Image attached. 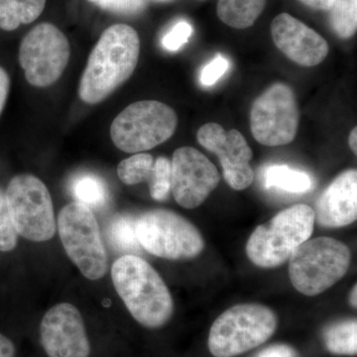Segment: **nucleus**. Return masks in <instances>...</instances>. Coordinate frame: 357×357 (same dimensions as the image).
<instances>
[{
    "label": "nucleus",
    "mask_w": 357,
    "mask_h": 357,
    "mask_svg": "<svg viewBox=\"0 0 357 357\" xmlns=\"http://www.w3.org/2000/svg\"><path fill=\"white\" fill-rule=\"evenodd\" d=\"M139 53V36L131 26L114 24L105 29L89 54L81 77V100L96 105L112 95L132 76Z\"/></svg>",
    "instance_id": "1"
},
{
    "label": "nucleus",
    "mask_w": 357,
    "mask_h": 357,
    "mask_svg": "<svg viewBox=\"0 0 357 357\" xmlns=\"http://www.w3.org/2000/svg\"><path fill=\"white\" fill-rule=\"evenodd\" d=\"M112 279L128 312L141 326L156 330L172 318L170 291L158 272L139 256L119 257L112 265Z\"/></svg>",
    "instance_id": "2"
},
{
    "label": "nucleus",
    "mask_w": 357,
    "mask_h": 357,
    "mask_svg": "<svg viewBox=\"0 0 357 357\" xmlns=\"http://www.w3.org/2000/svg\"><path fill=\"white\" fill-rule=\"evenodd\" d=\"M314 222V211L307 204L286 208L256 227L246 244V255L257 266H280L296 248L311 238Z\"/></svg>",
    "instance_id": "3"
},
{
    "label": "nucleus",
    "mask_w": 357,
    "mask_h": 357,
    "mask_svg": "<svg viewBox=\"0 0 357 357\" xmlns=\"http://www.w3.org/2000/svg\"><path fill=\"white\" fill-rule=\"evenodd\" d=\"M289 276L294 288L314 297L325 292L347 274L349 248L332 237L307 239L289 258Z\"/></svg>",
    "instance_id": "4"
},
{
    "label": "nucleus",
    "mask_w": 357,
    "mask_h": 357,
    "mask_svg": "<svg viewBox=\"0 0 357 357\" xmlns=\"http://www.w3.org/2000/svg\"><path fill=\"white\" fill-rule=\"evenodd\" d=\"M278 319L269 307L241 304L230 307L211 326L208 349L215 357H236L266 342L276 332Z\"/></svg>",
    "instance_id": "5"
},
{
    "label": "nucleus",
    "mask_w": 357,
    "mask_h": 357,
    "mask_svg": "<svg viewBox=\"0 0 357 357\" xmlns=\"http://www.w3.org/2000/svg\"><path fill=\"white\" fill-rule=\"evenodd\" d=\"M178 126L172 107L157 100L131 103L112 121L110 137L126 153H141L170 139Z\"/></svg>",
    "instance_id": "6"
},
{
    "label": "nucleus",
    "mask_w": 357,
    "mask_h": 357,
    "mask_svg": "<svg viewBox=\"0 0 357 357\" xmlns=\"http://www.w3.org/2000/svg\"><path fill=\"white\" fill-rule=\"evenodd\" d=\"M58 231L70 261L89 280H100L109 270L100 225L93 211L73 202L61 210Z\"/></svg>",
    "instance_id": "7"
},
{
    "label": "nucleus",
    "mask_w": 357,
    "mask_h": 357,
    "mask_svg": "<svg viewBox=\"0 0 357 357\" xmlns=\"http://www.w3.org/2000/svg\"><path fill=\"white\" fill-rule=\"evenodd\" d=\"M136 234L142 248L164 259H192L204 248L203 236L192 222L162 208L145 211L136 218Z\"/></svg>",
    "instance_id": "8"
},
{
    "label": "nucleus",
    "mask_w": 357,
    "mask_h": 357,
    "mask_svg": "<svg viewBox=\"0 0 357 357\" xmlns=\"http://www.w3.org/2000/svg\"><path fill=\"white\" fill-rule=\"evenodd\" d=\"M14 227L20 236L34 243L55 236V213L50 192L40 178L22 174L11 178L6 191Z\"/></svg>",
    "instance_id": "9"
},
{
    "label": "nucleus",
    "mask_w": 357,
    "mask_h": 357,
    "mask_svg": "<svg viewBox=\"0 0 357 357\" xmlns=\"http://www.w3.org/2000/svg\"><path fill=\"white\" fill-rule=\"evenodd\" d=\"M70 56V43L64 33L45 22L35 26L23 38L18 59L28 83L47 88L62 76Z\"/></svg>",
    "instance_id": "10"
},
{
    "label": "nucleus",
    "mask_w": 357,
    "mask_h": 357,
    "mask_svg": "<svg viewBox=\"0 0 357 357\" xmlns=\"http://www.w3.org/2000/svg\"><path fill=\"white\" fill-rule=\"evenodd\" d=\"M299 128V109L293 89L276 83L263 91L250 110L253 137L265 146H282L292 142Z\"/></svg>",
    "instance_id": "11"
},
{
    "label": "nucleus",
    "mask_w": 357,
    "mask_h": 357,
    "mask_svg": "<svg viewBox=\"0 0 357 357\" xmlns=\"http://www.w3.org/2000/svg\"><path fill=\"white\" fill-rule=\"evenodd\" d=\"M220 177L217 167L199 150L178 148L171 161V192L185 208H198L215 190Z\"/></svg>",
    "instance_id": "12"
},
{
    "label": "nucleus",
    "mask_w": 357,
    "mask_h": 357,
    "mask_svg": "<svg viewBox=\"0 0 357 357\" xmlns=\"http://www.w3.org/2000/svg\"><path fill=\"white\" fill-rule=\"evenodd\" d=\"M40 342L48 357H89L91 347L83 316L74 305L60 303L40 324Z\"/></svg>",
    "instance_id": "13"
},
{
    "label": "nucleus",
    "mask_w": 357,
    "mask_h": 357,
    "mask_svg": "<svg viewBox=\"0 0 357 357\" xmlns=\"http://www.w3.org/2000/svg\"><path fill=\"white\" fill-rule=\"evenodd\" d=\"M199 144L218 155L222 164L223 177L236 191L248 189L255 181L250 166L252 150L243 134L236 129L227 131L218 123H206L199 129Z\"/></svg>",
    "instance_id": "14"
},
{
    "label": "nucleus",
    "mask_w": 357,
    "mask_h": 357,
    "mask_svg": "<svg viewBox=\"0 0 357 357\" xmlns=\"http://www.w3.org/2000/svg\"><path fill=\"white\" fill-rule=\"evenodd\" d=\"M274 44L296 64L314 67L326 58L328 44L324 37L288 13H281L271 23Z\"/></svg>",
    "instance_id": "15"
},
{
    "label": "nucleus",
    "mask_w": 357,
    "mask_h": 357,
    "mask_svg": "<svg viewBox=\"0 0 357 357\" xmlns=\"http://www.w3.org/2000/svg\"><path fill=\"white\" fill-rule=\"evenodd\" d=\"M314 220L321 227L337 229L357 218V171H345L333 181L316 204Z\"/></svg>",
    "instance_id": "16"
},
{
    "label": "nucleus",
    "mask_w": 357,
    "mask_h": 357,
    "mask_svg": "<svg viewBox=\"0 0 357 357\" xmlns=\"http://www.w3.org/2000/svg\"><path fill=\"white\" fill-rule=\"evenodd\" d=\"M266 6V0H218V18L236 29H246L255 24Z\"/></svg>",
    "instance_id": "17"
},
{
    "label": "nucleus",
    "mask_w": 357,
    "mask_h": 357,
    "mask_svg": "<svg viewBox=\"0 0 357 357\" xmlns=\"http://www.w3.org/2000/svg\"><path fill=\"white\" fill-rule=\"evenodd\" d=\"M46 0H0V29L13 31L43 13Z\"/></svg>",
    "instance_id": "18"
},
{
    "label": "nucleus",
    "mask_w": 357,
    "mask_h": 357,
    "mask_svg": "<svg viewBox=\"0 0 357 357\" xmlns=\"http://www.w3.org/2000/svg\"><path fill=\"white\" fill-rule=\"evenodd\" d=\"M264 185L267 189H278L291 194H305L314 184L309 174L295 170L287 165H270L265 169Z\"/></svg>",
    "instance_id": "19"
},
{
    "label": "nucleus",
    "mask_w": 357,
    "mask_h": 357,
    "mask_svg": "<svg viewBox=\"0 0 357 357\" xmlns=\"http://www.w3.org/2000/svg\"><path fill=\"white\" fill-rule=\"evenodd\" d=\"M75 202L93 210H100L107 206L109 191L105 181L100 176L91 173L79 174L70 185Z\"/></svg>",
    "instance_id": "20"
},
{
    "label": "nucleus",
    "mask_w": 357,
    "mask_h": 357,
    "mask_svg": "<svg viewBox=\"0 0 357 357\" xmlns=\"http://www.w3.org/2000/svg\"><path fill=\"white\" fill-rule=\"evenodd\" d=\"M326 349L335 356H356L357 354V321L347 319L328 326L324 331Z\"/></svg>",
    "instance_id": "21"
},
{
    "label": "nucleus",
    "mask_w": 357,
    "mask_h": 357,
    "mask_svg": "<svg viewBox=\"0 0 357 357\" xmlns=\"http://www.w3.org/2000/svg\"><path fill=\"white\" fill-rule=\"evenodd\" d=\"M109 236L115 249L128 255H134L142 248L136 234V218L131 215H116L110 223Z\"/></svg>",
    "instance_id": "22"
},
{
    "label": "nucleus",
    "mask_w": 357,
    "mask_h": 357,
    "mask_svg": "<svg viewBox=\"0 0 357 357\" xmlns=\"http://www.w3.org/2000/svg\"><path fill=\"white\" fill-rule=\"evenodd\" d=\"M155 160L148 153H136L122 160L117 166V176L123 184L133 185L142 182L149 184L153 178Z\"/></svg>",
    "instance_id": "23"
},
{
    "label": "nucleus",
    "mask_w": 357,
    "mask_h": 357,
    "mask_svg": "<svg viewBox=\"0 0 357 357\" xmlns=\"http://www.w3.org/2000/svg\"><path fill=\"white\" fill-rule=\"evenodd\" d=\"M333 31L342 39L354 36L357 29V0H335L330 10Z\"/></svg>",
    "instance_id": "24"
},
{
    "label": "nucleus",
    "mask_w": 357,
    "mask_h": 357,
    "mask_svg": "<svg viewBox=\"0 0 357 357\" xmlns=\"http://www.w3.org/2000/svg\"><path fill=\"white\" fill-rule=\"evenodd\" d=\"M18 243V232L14 227L6 191L0 188V251L10 252Z\"/></svg>",
    "instance_id": "25"
},
{
    "label": "nucleus",
    "mask_w": 357,
    "mask_h": 357,
    "mask_svg": "<svg viewBox=\"0 0 357 357\" xmlns=\"http://www.w3.org/2000/svg\"><path fill=\"white\" fill-rule=\"evenodd\" d=\"M151 198L157 202L168 199L171 192V161L166 157H159L154 162V174L149 183Z\"/></svg>",
    "instance_id": "26"
},
{
    "label": "nucleus",
    "mask_w": 357,
    "mask_h": 357,
    "mask_svg": "<svg viewBox=\"0 0 357 357\" xmlns=\"http://www.w3.org/2000/svg\"><path fill=\"white\" fill-rule=\"evenodd\" d=\"M192 34V27L187 21H178L164 35L162 38V46L167 51L176 52L180 50L189 41Z\"/></svg>",
    "instance_id": "27"
},
{
    "label": "nucleus",
    "mask_w": 357,
    "mask_h": 357,
    "mask_svg": "<svg viewBox=\"0 0 357 357\" xmlns=\"http://www.w3.org/2000/svg\"><path fill=\"white\" fill-rule=\"evenodd\" d=\"M96 3L105 10L121 14L140 13L146 6L145 0H96Z\"/></svg>",
    "instance_id": "28"
},
{
    "label": "nucleus",
    "mask_w": 357,
    "mask_h": 357,
    "mask_svg": "<svg viewBox=\"0 0 357 357\" xmlns=\"http://www.w3.org/2000/svg\"><path fill=\"white\" fill-rule=\"evenodd\" d=\"M229 69V61L218 55L202 70L201 83L204 86H213Z\"/></svg>",
    "instance_id": "29"
},
{
    "label": "nucleus",
    "mask_w": 357,
    "mask_h": 357,
    "mask_svg": "<svg viewBox=\"0 0 357 357\" xmlns=\"http://www.w3.org/2000/svg\"><path fill=\"white\" fill-rule=\"evenodd\" d=\"M255 357H299V356L290 345L278 344L270 345Z\"/></svg>",
    "instance_id": "30"
},
{
    "label": "nucleus",
    "mask_w": 357,
    "mask_h": 357,
    "mask_svg": "<svg viewBox=\"0 0 357 357\" xmlns=\"http://www.w3.org/2000/svg\"><path fill=\"white\" fill-rule=\"evenodd\" d=\"M9 91H10V77L7 74L6 70L0 66V114L6 107Z\"/></svg>",
    "instance_id": "31"
},
{
    "label": "nucleus",
    "mask_w": 357,
    "mask_h": 357,
    "mask_svg": "<svg viewBox=\"0 0 357 357\" xmlns=\"http://www.w3.org/2000/svg\"><path fill=\"white\" fill-rule=\"evenodd\" d=\"M16 349L10 338L0 333V357H15Z\"/></svg>",
    "instance_id": "32"
},
{
    "label": "nucleus",
    "mask_w": 357,
    "mask_h": 357,
    "mask_svg": "<svg viewBox=\"0 0 357 357\" xmlns=\"http://www.w3.org/2000/svg\"><path fill=\"white\" fill-rule=\"evenodd\" d=\"M301 3L304 4L314 10H331L335 0H299Z\"/></svg>",
    "instance_id": "33"
},
{
    "label": "nucleus",
    "mask_w": 357,
    "mask_h": 357,
    "mask_svg": "<svg viewBox=\"0 0 357 357\" xmlns=\"http://www.w3.org/2000/svg\"><path fill=\"white\" fill-rule=\"evenodd\" d=\"M349 147L354 154H357V128L352 129L351 134H349Z\"/></svg>",
    "instance_id": "34"
},
{
    "label": "nucleus",
    "mask_w": 357,
    "mask_h": 357,
    "mask_svg": "<svg viewBox=\"0 0 357 357\" xmlns=\"http://www.w3.org/2000/svg\"><path fill=\"white\" fill-rule=\"evenodd\" d=\"M357 287L356 285H354V287L352 288L351 296H349V302H351V305L354 309H356L357 307Z\"/></svg>",
    "instance_id": "35"
},
{
    "label": "nucleus",
    "mask_w": 357,
    "mask_h": 357,
    "mask_svg": "<svg viewBox=\"0 0 357 357\" xmlns=\"http://www.w3.org/2000/svg\"><path fill=\"white\" fill-rule=\"evenodd\" d=\"M157 1L166 2V1H171V0H157Z\"/></svg>",
    "instance_id": "36"
},
{
    "label": "nucleus",
    "mask_w": 357,
    "mask_h": 357,
    "mask_svg": "<svg viewBox=\"0 0 357 357\" xmlns=\"http://www.w3.org/2000/svg\"><path fill=\"white\" fill-rule=\"evenodd\" d=\"M89 1L93 2V3H96V0H89Z\"/></svg>",
    "instance_id": "37"
}]
</instances>
